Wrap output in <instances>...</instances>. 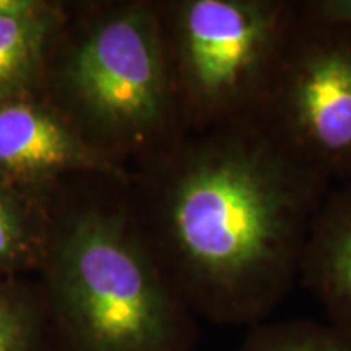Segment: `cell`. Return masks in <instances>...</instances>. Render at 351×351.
<instances>
[{
	"label": "cell",
	"instance_id": "6da1fadb",
	"mask_svg": "<svg viewBox=\"0 0 351 351\" xmlns=\"http://www.w3.org/2000/svg\"><path fill=\"white\" fill-rule=\"evenodd\" d=\"M332 187L247 121L191 132L145 166L137 218L194 314L249 328L300 282Z\"/></svg>",
	"mask_w": 351,
	"mask_h": 351
},
{
	"label": "cell",
	"instance_id": "7a4b0ae2",
	"mask_svg": "<svg viewBox=\"0 0 351 351\" xmlns=\"http://www.w3.org/2000/svg\"><path fill=\"white\" fill-rule=\"evenodd\" d=\"M49 295L69 351H192L194 311L125 210L72 219L51 261Z\"/></svg>",
	"mask_w": 351,
	"mask_h": 351
},
{
	"label": "cell",
	"instance_id": "3957f363",
	"mask_svg": "<svg viewBox=\"0 0 351 351\" xmlns=\"http://www.w3.org/2000/svg\"><path fill=\"white\" fill-rule=\"evenodd\" d=\"M160 7L187 132L252 121L298 21V0H184Z\"/></svg>",
	"mask_w": 351,
	"mask_h": 351
},
{
	"label": "cell",
	"instance_id": "277c9868",
	"mask_svg": "<svg viewBox=\"0 0 351 351\" xmlns=\"http://www.w3.org/2000/svg\"><path fill=\"white\" fill-rule=\"evenodd\" d=\"M67 86L90 122L145 166L189 134L158 5L104 16L70 57Z\"/></svg>",
	"mask_w": 351,
	"mask_h": 351
},
{
	"label": "cell",
	"instance_id": "5b68a950",
	"mask_svg": "<svg viewBox=\"0 0 351 351\" xmlns=\"http://www.w3.org/2000/svg\"><path fill=\"white\" fill-rule=\"evenodd\" d=\"M252 121L332 186L351 181V32L298 21Z\"/></svg>",
	"mask_w": 351,
	"mask_h": 351
},
{
	"label": "cell",
	"instance_id": "8992f818",
	"mask_svg": "<svg viewBox=\"0 0 351 351\" xmlns=\"http://www.w3.org/2000/svg\"><path fill=\"white\" fill-rule=\"evenodd\" d=\"M82 169L119 174L51 109L21 96L0 99V178L39 182Z\"/></svg>",
	"mask_w": 351,
	"mask_h": 351
},
{
	"label": "cell",
	"instance_id": "52a82bcc",
	"mask_svg": "<svg viewBox=\"0 0 351 351\" xmlns=\"http://www.w3.org/2000/svg\"><path fill=\"white\" fill-rule=\"evenodd\" d=\"M300 282L317 300L327 322L351 333V181L335 184L320 205Z\"/></svg>",
	"mask_w": 351,
	"mask_h": 351
},
{
	"label": "cell",
	"instance_id": "ba28073f",
	"mask_svg": "<svg viewBox=\"0 0 351 351\" xmlns=\"http://www.w3.org/2000/svg\"><path fill=\"white\" fill-rule=\"evenodd\" d=\"M54 19L38 3L32 10L0 16V99L20 96L36 77Z\"/></svg>",
	"mask_w": 351,
	"mask_h": 351
},
{
	"label": "cell",
	"instance_id": "9c48e42d",
	"mask_svg": "<svg viewBox=\"0 0 351 351\" xmlns=\"http://www.w3.org/2000/svg\"><path fill=\"white\" fill-rule=\"evenodd\" d=\"M236 351H351V333L327 320H263L247 328Z\"/></svg>",
	"mask_w": 351,
	"mask_h": 351
},
{
	"label": "cell",
	"instance_id": "30bf717a",
	"mask_svg": "<svg viewBox=\"0 0 351 351\" xmlns=\"http://www.w3.org/2000/svg\"><path fill=\"white\" fill-rule=\"evenodd\" d=\"M43 251L41 218L12 182L0 178V271L32 265Z\"/></svg>",
	"mask_w": 351,
	"mask_h": 351
},
{
	"label": "cell",
	"instance_id": "8fae6325",
	"mask_svg": "<svg viewBox=\"0 0 351 351\" xmlns=\"http://www.w3.org/2000/svg\"><path fill=\"white\" fill-rule=\"evenodd\" d=\"M0 351H41L34 309L21 298L0 291Z\"/></svg>",
	"mask_w": 351,
	"mask_h": 351
},
{
	"label": "cell",
	"instance_id": "7c38bea8",
	"mask_svg": "<svg viewBox=\"0 0 351 351\" xmlns=\"http://www.w3.org/2000/svg\"><path fill=\"white\" fill-rule=\"evenodd\" d=\"M302 23L351 32V0H298Z\"/></svg>",
	"mask_w": 351,
	"mask_h": 351
},
{
	"label": "cell",
	"instance_id": "4fadbf2b",
	"mask_svg": "<svg viewBox=\"0 0 351 351\" xmlns=\"http://www.w3.org/2000/svg\"><path fill=\"white\" fill-rule=\"evenodd\" d=\"M38 5L33 0H0V16L32 10Z\"/></svg>",
	"mask_w": 351,
	"mask_h": 351
}]
</instances>
